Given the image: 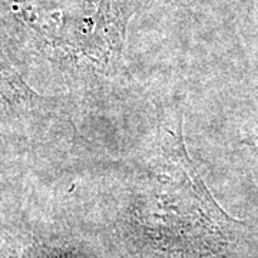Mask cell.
<instances>
[{
  "mask_svg": "<svg viewBox=\"0 0 258 258\" xmlns=\"http://www.w3.org/2000/svg\"><path fill=\"white\" fill-rule=\"evenodd\" d=\"M247 144L248 145H251V147H254L255 149H258V125H257V132L251 137V139H248L247 141Z\"/></svg>",
  "mask_w": 258,
  "mask_h": 258,
  "instance_id": "6da1fadb",
  "label": "cell"
}]
</instances>
